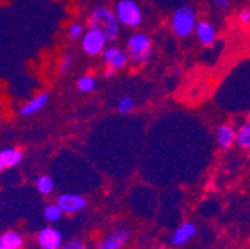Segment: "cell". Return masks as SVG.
<instances>
[{"label":"cell","instance_id":"2e32d148","mask_svg":"<svg viewBox=\"0 0 250 249\" xmlns=\"http://www.w3.org/2000/svg\"><path fill=\"white\" fill-rule=\"evenodd\" d=\"M36 188L42 196H48L54 191V179L48 175H42L36 179Z\"/></svg>","mask_w":250,"mask_h":249},{"label":"cell","instance_id":"8992f818","mask_svg":"<svg viewBox=\"0 0 250 249\" xmlns=\"http://www.w3.org/2000/svg\"><path fill=\"white\" fill-rule=\"evenodd\" d=\"M131 237V230L127 226H122L112 233H109L99 245V249H122Z\"/></svg>","mask_w":250,"mask_h":249},{"label":"cell","instance_id":"5bb4252c","mask_svg":"<svg viewBox=\"0 0 250 249\" xmlns=\"http://www.w3.org/2000/svg\"><path fill=\"white\" fill-rule=\"evenodd\" d=\"M22 237L17 231H6L0 236V249H21Z\"/></svg>","mask_w":250,"mask_h":249},{"label":"cell","instance_id":"44dd1931","mask_svg":"<svg viewBox=\"0 0 250 249\" xmlns=\"http://www.w3.org/2000/svg\"><path fill=\"white\" fill-rule=\"evenodd\" d=\"M67 36L72 39V41H78L83 36V25L82 23L76 21V23H72L67 28Z\"/></svg>","mask_w":250,"mask_h":249},{"label":"cell","instance_id":"4fadbf2b","mask_svg":"<svg viewBox=\"0 0 250 249\" xmlns=\"http://www.w3.org/2000/svg\"><path fill=\"white\" fill-rule=\"evenodd\" d=\"M216 137H217L219 146L227 149V148L232 146V143L237 140V132L232 126H229V124H222V126H219L216 130Z\"/></svg>","mask_w":250,"mask_h":249},{"label":"cell","instance_id":"9a60e30c","mask_svg":"<svg viewBox=\"0 0 250 249\" xmlns=\"http://www.w3.org/2000/svg\"><path fill=\"white\" fill-rule=\"evenodd\" d=\"M2 154H3V161L6 169L18 166L22 160V152L18 148H5L2 149Z\"/></svg>","mask_w":250,"mask_h":249},{"label":"cell","instance_id":"484cf974","mask_svg":"<svg viewBox=\"0 0 250 249\" xmlns=\"http://www.w3.org/2000/svg\"><path fill=\"white\" fill-rule=\"evenodd\" d=\"M5 169H6V166L3 161V154H2V151H0V172H3Z\"/></svg>","mask_w":250,"mask_h":249},{"label":"cell","instance_id":"3957f363","mask_svg":"<svg viewBox=\"0 0 250 249\" xmlns=\"http://www.w3.org/2000/svg\"><path fill=\"white\" fill-rule=\"evenodd\" d=\"M113 12L124 27L136 28L143 23V12L136 0H118Z\"/></svg>","mask_w":250,"mask_h":249},{"label":"cell","instance_id":"d4e9b609","mask_svg":"<svg viewBox=\"0 0 250 249\" xmlns=\"http://www.w3.org/2000/svg\"><path fill=\"white\" fill-rule=\"evenodd\" d=\"M231 5V0H214V6L219 9V11H225L228 9Z\"/></svg>","mask_w":250,"mask_h":249},{"label":"cell","instance_id":"83f0119b","mask_svg":"<svg viewBox=\"0 0 250 249\" xmlns=\"http://www.w3.org/2000/svg\"><path fill=\"white\" fill-rule=\"evenodd\" d=\"M180 72H182L180 68H174V69H173V73H174V75H180Z\"/></svg>","mask_w":250,"mask_h":249},{"label":"cell","instance_id":"277c9868","mask_svg":"<svg viewBox=\"0 0 250 249\" xmlns=\"http://www.w3.org/2000/svg\"><path fill=\"white\" fill-rule=\"evenodd\" d=\"M127 48H128V55L136 61V63L142 65L146 63V61L150 58L152 54V39L146 35V33H134L130 36L128 42H127Z\"/></svg>","mask_w":250,"mask_h":249},{"label":"cell","instance_id":"5b68a950","mask_svg":"<svg viewBox=\"0 0 250 249\" xmlns=\"http://www.w3.org/2000/svg\"><path fill=\"white\" fill-rule=\"evenodd\" d=\"M106 45H107L106 36L97 28L89 27V30H86L82 36V49L89 57H97L103 54V51L106 49Z\"/></svg>","mask_w":250,"mask_h":249},{"label":"cell","instance_id":"9c48e42d","mask_svg":"<svg viewBox=\"0 0 250 249\" xmlns=\"http://www.w3.org/2000/svg\"><path fill=\"white\" fill-rule=\"evenodd\" d=\"M38 243L42 249H61L62 234L54 227H45L38 234Z\"/></svg>","mask_w":250,"mask_h":249},{"label":"cell","instance_id":"7c38bea8","mask_svg":"<svg viewBox=\"0 0 250 249\" xmlns=\"http://www.w3.org/2000/svg\"><path fill=\"white\" fill-rule=\"evenodd\" d=\"M49 102V94L48 92H41V94H38L36 97L31 99L28 103H25L21 111H20V115L21 116H31L35 115L38 112H41Z\"/></svg>","mask_w":250,"mask_h":249},{"label":"cell","instance_id":"52a82bcc","mask_svg":"<svg viewBox=\"0 0 250 249\" xmlns=\"http://www.w3.org/2000/svg\"><path fill=\"white\" fill-rule=\"evenodd\" d=\"M103 61L104 63L113 69V70H121L124 69L125 66H127L128 60H130V55L128 52L119 48V46H109L103 51Z\"/></svg>","mask_w":250,"mask_h":249},{"label":"cell","instance_id":"cb8c5ba5","mask_svg":"<svg viewBox=\"0 0 250 249\" xmlns=\"http://www.w3.org/2000/svg\"><path fill=\"white\" fill-rule=\"evenodd\" d=\"M238 20H240V23L244 24V25L250 24V8L243 9V11L240 12V15H238Z\"/></svg>","mask_w":250,"mask_h":249},{"label":"cell","instance_id":"603a6c76","mask_svg":"<svg viewBox=\"0 0 250 249\" xmlns=\"http://www.w3.org/2000/svg\"><path fill=\"white\" fill-rule=\"evenodd\" d=\"M61 249H86V245L81 240H72L66 245H62Z\"/></svg>","mask_w":250,"mask_h":249},{"label":"cell","instance_id":"f1b7e54d","mask_svg":"<svg viewBox=\"0 0 250 249\" xmlns=\"http://www.w3.org/2000/svg\"><path fill=\"white\" fill-rule=\"evenodd\" d=\"M160 249H170V248H160Z\"/></svg>","mask_w":250,"mask_h":249},{"label":"cell","instance_id":"7a4b0ae2","mask_svg":"<svg viewBox=\"0 0 250 249\" xmlns=\"http://www.w3.org/2000/svg\"><path fill=\"white\" fill-rule=\"evenodd\" d=\"M195 25L197 12L191 5H182L174 11L171 17V28L177 38L186 39L188 36H191V33L195 30Z\"/></svg>","mask_w":250,"mask_h":249},{"label":"cell","instance_id":"ac0fdd59","mask_svg":"<svg viewBox=\"0 0 250 249\" xmlns=\"http://www.w3.org/2000/svg\"><path fill=\"white\" fill-rule=\"evenodd\" d=\"M76 87L81 92H92L96 90V78L91 75H83L78 79Z\"/></svg>","mask_w":250,"mask_h":249},{"label":"cell","instance_id":"4316f807","mask_svg":"<svg viewBox=\"0 0 250 249\" xmlns=\"http://www.w3.org/2000/svg\"><path fill=\"white\" fill-rule=\"evenodd\" d=\"M115 73H116V70H113V69H110V68L106 70V76H107V78H113Z\"/></svg>","mask_w":250,"mask_h":249},{"label":"cell","instance_id":"8fae6325","mask_svg":"<svg viewBox=\"0 0 250 249\" xmlns=\"http://www.w3.org/2000/svg\"><path fill=\"white\" fill-rule=\"evenodd\" d=\"M194 32H195L200 44H203L204 46H210L216 41V30L208 21H197Z\"/></svg>","mask_w":250,"mask_h":249},{"label":"cell","instance_id":"d6986e66","mask_svg":"<svg viewBox=\"0 0 250 249\" xmlns=\"http://www.w3.org/2000/svg\"><path fill=\"white\" fill-rule=\"evenodd\" d=\"M62 213H64V212L60 209V206L57 203L55 204H48L45 207V210H43V216H45V220L48 223H57V221H60Z\"/></svg>","mask_w":250,"mask_h":249},{"label":"cell","instance_id":"6da1fadb","mask_svg":"<svg viewBox=\"0 0 250 249\" xmlns=\"http://www.w3.org/2000/svg\"><path fill=\"white\" fill-rule=\"evenodd\" d=\"M89 27L97 28L106 36L107 42H113L119 36V21L113 11L106 6H96L89 14Z\"/></svg>","mask_w":250,"mask_h":249},{"label":"cell","instance_id":"e0dca14e","mask_svg":"<svg viewBox=\"0 0 250 249\" xmlns=\"http://www.w3.org/2000/svg\"><path fill=\"white\" fill-rule=\"evenodd\" d=\"M243 149L250 151V121H247L244 126L237 132V140H235Z\"/></svg>","mask_w":250,"mask_h":249},{"label":"cell","instance_id":"ffe728a7","mask_svg":"<svg viewBox=\"0 0 250 249\" xmlns=\"http://www.w3.org/2000/svg\"><path fill=\"white\" fill-rule=\"evenodd\" d=\"M136 108V100L130 96H122L116 103V111L119 113H130Z\"/></svg>","mask_w":250,"mask_h":249},{"label":"cell","instance_id":"ba28073f","mask_svg":"<svg viewBox=\"0 0 250 249\" xmlns=\"http://www.w3.org/2000/svg\"><path fill=\"white\" fill-rule=\"evenodd\" d=\"M57 204L64 213H78L88 204L86 199L78 194H61L57 199Z\"/></svg>","mask_w":250,"mask_h":249},{"label":"cell","instance_id":"30bf717a","mask_svg":"<svg viewBox=\"0 0 250 249\" xmlns=\"http://www.w3.org/2000/svg\"><path fill=\"white\" fill-rule=\"evenodd\" d=\"M195 234H197V226L194 223H185L174 231L171 237V243L174 246H183L191 239H194Z\"/></svg>","mask_w":250,"mask_h":249},{"label":"cell","instance_id":"7402d4cb","mask_svg":"<svg viewBox=\"0 0 250 249\" xmlns=\"http://www.w3.org/2000/svg\"><path fill=\"white\" fill-rule=\"evenodd\" d=\"M72 65H73V55H72V52H66L60 61V68H58L60 73L61 75L69 73V70L72 69Z\"/></svg>","mask_w":250,"mask_h":249}]
</instances>
